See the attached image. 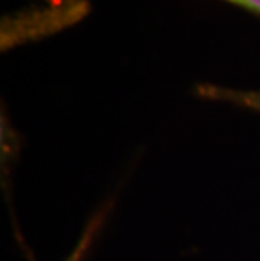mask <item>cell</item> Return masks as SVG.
<instances>
[{"label":"cell","mask_w":260,"mask_h":261,"mask_svg":"<svg viewBox=\"0 0 260 261\" xmlns=\"http://www.w3.org/2000/svg\"><path fill=\"white\" fill-rule=\"evenodd\" d=\"M195 93L201 99L230 103L260 113V90H233V88L218 86L213 83H200L196 85Z\"/></svg>","instance_id":"cell-1"},{"label":"cell","mask_w":260,"mask_h":261,"mask_svg":"<svg viewBox=\"0 0 260 261\" xmlns=\"http://www.w3.org/2000/svg\"><path fill=\"white\" fill-rule=\"evenodd\" d=\"M108 213H110V205H103L102 209H98L97 213L91 216V219L88 221V224L85 227V231L81 232L76 246L73 248V251L69 253V256L64 261H85L86 254L90 253L93 243L97 240L98 232H100L105 221L108 218Z\"/></svg>","instance_id":"cell-2"},{"label":"cell","mask_w":260,"mask_h":261,"mask_svg":"<svg viewBox=\"0 0 260 261\" xmlns=\"http://www.w3.org/2000/svg\"><path fill=\"white\" fill-rule=\"evenodd\" d=\"M225 2L233 4V5H237V7L245 9V10H248V12L255 14L260 17V0H225Z\"/></svg>","instance_id":"cell-3"}]
</instances>
